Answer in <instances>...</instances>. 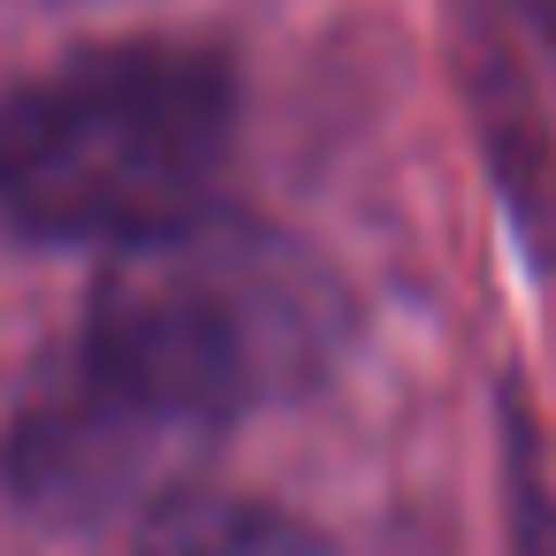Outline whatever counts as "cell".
Wrapping results in <instances>:
<instances>
[{
    "label": "cell",
    "instance_id": "cell-1",
    "mask_svg": "<svg viewBox=\"0 0 556 556\" xmlns=\"http://www.w3.org/2000/svg\"><path fill=\"white\" fill-rule=\"evenodd\" d=\"M343 336L351 305L336 275L298 237L214 206L115 252L62 358L153 419L222 442L244 412L313 389Z\"/></svg>",
    "mask_w": 556,
    "mask_h": 556
},
{
    "label": "cell",
    "instance_id": "cell-2",
    "mask_svg": "<svg viewBox=\"0 0 556 556\" xmlns=\"http://www.w3.org/2000/svg\"><path fill=\"white\" fill-rule=\"evenodd\" d=\"M237 146V77L214 47H92L0 100V214L31 244L130 252L199 214Z\"/></svg>",
    "mask_w": 556,
    "mask_h": 556
},
{
    "label": "cell",
    "instance_id": "cell-3",
    "mask_svg": "<svg viewBox=\"0 0 556 556\" xmlns=\"http://www.w3.org/2000/svg\"><path fill=\"white\" fill-rule=\"evenodd\" d=\"M138 556H336L305 518L275 510V503H244V495H184L168 503Z\"/></svg>",
    "mask_w": 556,
    "mask_h": 556
}]
</instances>
